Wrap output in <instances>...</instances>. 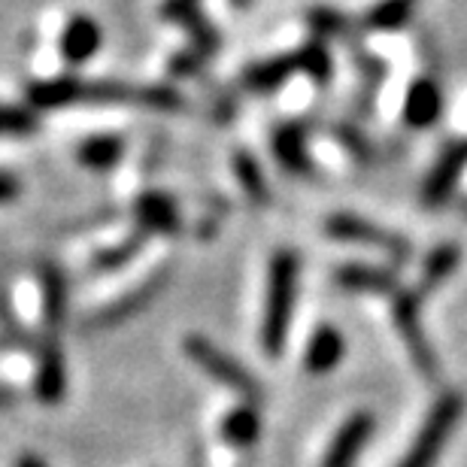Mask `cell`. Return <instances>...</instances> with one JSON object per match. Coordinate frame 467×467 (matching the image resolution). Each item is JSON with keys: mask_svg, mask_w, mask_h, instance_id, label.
<instances>
[{"mask_svg": "<svg viewBox=\"0 0 467 467\" xmlns=\"http://www.w3.org/2000/svg\"><path fill=\"white\" fill-rule=\"evenodd\" d=\"M182 349L203 373H207L210 379H216L219 386L231 389L234 395H240L246 404H258V400L265 398L258 379L252 377V373L243 368L234 355H228L225 349H219L216 343L207 340L203 334H189V337L182 340Z\"/></svg>", "mask_w": 467, "mask_h": 467, "instance_id": "4", "label": "cell"}, {"mask_svg": "<svg viewBox=\"0 0 467 467\" xmlns=\"http://www.w3.org/2000/svg\"><path fill=\"white\" fill-rule=\"evenodd\" d=\"M18 192H22V182H18L13 173L0 171V203L16 201V198H18Z\"/></svg>", "mask_w": 467, "mask_h": 467, "instance_id": "30", "label": "cell"}, {"mask_svg": "<svg viewBox=\"0 0 467 467\" xmlns=\"http://www.w3.org/2000/svg\"><path fill=\"white\" fill-rule=\"evenodd\" d=\"M43 283V322L49 331H58L67 313V279L55 265H43L40 270Z\"/></svg>", "mask_w": 467, "mask_h": 467, "instance_id": "20", "label": "cell"}, {"mask_svg": "<svg viewBox=\"0 0 467 467\" xmlns=\"http://www.w3.org/2000/svg\"><path fill=\"white\" fill-rule=\"evenodd\" d=\"M304 70H306V64H304V46H301L297 52H285V55H276V58H270V61L252 64V67L243 73V86H246L249 91L265 95V91H276L279 86H285L295 73H304Z\"/></svg>", "mask_w": 467, "mask_h": 467, "instance_id": "11", "label": "cell"}, {"mask_svg": "<svg viewBox=\"0 0 467 467\" xmlns=\"http://www.w3.org/2000/svg\"><path fill=\"white\" fill-rule=\"evenodd\" d=\"M443 113V95L434 79H416L404 98V121L410 128H431Z\"/></svg>", "mask_w": 467, "mask_h": 467, "instance_id": "17", "label": "cell"}, {"mask_svg": "<svg viewBox=\"0 0 467 467\" xmlns=\"http://www.w3.org/2000/svg\"><path fill=\"white\" fill-rule=\"evenodd\" d=\"M310 27L319 40H328V36H347L349 34V18L337 13L331 6H319V9H310Z\"/></svg>", "mask_w": 467, "mask_h": 467, "instance_id": "27", "label": "cell"}, {"mask_svg": "<svg viewBox=\"0 0 467 467\" xmlns=\"http://www.w3.org/2000/svg\"><path fill=\"white\" fill-rule=\"evenodd\" d=\"M34 391L43 404H58L64 391H67V368H64V355L55 340H46V347L40 349Z\"/></svg>", "mask_w": 467, "mask_h": 467, "instance_id": "18", "label": "cell"}, {"mask_svg": "<svg viewBox=\"0 0 467 467\" xmlns=\"http://www.w3.org/2000/svg\"><path fill=\"white\" fill-rule=\"evenodd\" d=\"M419 0H379L377 6L364 16V31H379V34H389V31H400L407 22H410V13Z\"/></svg>", "mask_w": 467, "mask_h": 467, "instance_id": "24", "label": "cell"}, {"mask_svg": "<svg viewBox=\"0 0 467 467\" xmlns=\"http://www.w3.org/2000/svg\"><path fill=\"white\" fill-rule=\"evenodd\" d=\"M395 328L404 337V347L410 352V358L428 379H434L441 373V361L431 349V343L425 337L422 328V292H400L395 295Z\"/></svg>", "mask_w": 467, "mask_h": 467, "instance_id": "6", "label": "cell"}, {"mask_svg": "<svg viewBox=\"0 0 467 467\" xmlns=\"http://www.w3.org/2000/svg\"><path fill=\"white\" fill-rule=\"evenodd\" d=\"M134 219H137V231H143L146 237L180 231V210H176V201L167 192L140 194L134 203Z\"/></svg>", "mask_w": 467, "mask_h": 467, "instance_id": "12", "label": "cell"}, {"mask_svg": "<svg viewBox=\"0 0 467 467\" xmlns=\"http://www.w3.org/2000/svg\"><path fill=\"white\" fill-rule=\"evenodd\" d=\"M464 167H467V140H455V143L446 146V152L437 158L434 171L428 173L425 189H422L425 207H441V203L452 198Z\"/></svg>", "mask_w": 467, "mask_h": 467, "instance_id": "10", "label": "cell"}, {"mask_svg": "<svg viewBox=\"0 0 467 467\" xmlns=\"http://www.w3.org/2000/svg\"><path fill=\"white\" fill-rule=\"evenodd\" d=\"M27 100L40 109H58L73 104H130V107H149L161 109V113H173L182 109L185 100L180 91L167 86H128V82H88L58 77L34 82L27 88Z\"/></svg>", "mask_w": 467, "mask_h": 467, "instance_id": "1", "label": "cell"}, {"mask_svg": "<svg viewBox=\"0 0 467 467\" xmlns=\"http://www.w3.org/2000/svg\"><path fill=\"white\" fill-rule=\"evenodd\" d=\"M261 434V419H258V410L255 404H240L234 407L231 413L222 419V437L237 446V450H249V446H255Z\"/></svg>", "mask_w": 467, "mask_h": 467, "instance_id": "21", "label": "cell"}, {"mask_svg": "<svg viewBox=\"0 0 467 467\" xmlns=\"http://www.w3.org/2000/svg\"><path fill=\"white\" fill-rule=\"evenodd\" d=\"M164 283H167V270H158V274L143 279L137 288H130V292L116 297L113 304H107L104 310H98L95 316H91L88 325L91 328H116V325H121L125 319H134L137 313H143L146 306L161 295Z\"/></svg>", "mask_w": 467, "mask_h": 467, "instance_id": "9", "label": "cell"}, {"mask_svg": "<svg viewBox=\"0 0 467 467\" xmlns=\"http://www.w3.org/2000/svg\"><path fill=\"white\" fill-rule=\"evenodd\" d=\"M337 140L349 149V152H352L355 158H358V161H370V155H373V152H370V143H368V140H364L355 128H347V125L337 128Z\"/></svg>", "mask_w": 467, "mask_h": 467, "instance_id": "29", "label": "cell"}, {"mask_svg": "<svg viewBox=\"0 0 467 467\" xmlns=\"http://www.w3.org/2000/svg\"><path fill=\"white\" fill-rule=\"evenodd\" d=\"M231 164H234V176H237V182L243 185V192H246V198L255 203V207H267V203H270V192H267L265 171H261V164L255 161V155H249V152H243V149H237Z\"/></svg>", "mask_w": 467, "mask_h": 467, "instance_id": "22", "label": "cell"}, {"mask_svg": "<svg viewBox=\"0 0 467 467\" xmlns=\"http://www.w3.org/2000/svg\"><path fill=\"white\" fill-rule=\"evenodd\" d=\"M347 355V340L343 334L334 328V325H319L313 331L310 343H306V352H304V368L306 373L313 377H322V373H331L337 364L343 361Z\"/></svg>", "mask_w": 467, "mask_h": 467, "instance_id": "16", "label": "cell"}, {"mask_svg": "<svg viewBox=\"0 0 467 467\" xmlns=\"http://www.w3.org/2000/svg\"><path fill=\"white\" fill-rule=\"evenodd\" d=\"M36 130V116L22 107H0V137H25Z\"/></svg>", "mask_w": 467, "mask_h": 467, "instance_id": "28", "label": "cell"}, {"mask_svg": "<svg viewBox=\"0 0 467 467\" xmlns=\"http://www.w3.org/2000/svg\"><path fill=\"white\" fill-rule=\"evenodd\" d=\"M128 143L116 134H95L86 137L77 149V158L88 171H113V167L125 158Z\"/></svg>", "mask_w": 467, "mask_h": 467, "instance_id": "19", "label": "cell"}, {"mask_svg": "<svg viewBox=\"0 0 467 467\" xmlns=\"http://www.w3.org/2000/svg\"><path fill=\"white\" fill-rule=\"evenodd\" d=\"M161 18L171 25H180L185 34L192 36V49L201 55L203 61L213 58L219 49V31L210 25V18L203 16V0H164Z\"/></svg>", "mask_w": 467, "mask_h": 467, "instance_id": "7", "label": "cell"}, {"mask_svg": "<svg viewBox=\"0 0 467 467\" xmlns=\"http://www.w3.org/2000/svg\"><path fill=\"white\" fill-rule=\"evenodd\" d=\"M373 428H377V419H373V413H368V410L352 413L347 422L337 428L334 441L328 443V450H325L322 467H355L361 450L370 443Z\"/></svg>", "mask_w": 467, "mask_h": 467, "instance_id": "8", "label": "cell"}, {"mask_svg": "<svg viewBox=\"0 0 467 467\" xmlns=\"http://www.w3.org/2000/svg\"><path fill=\"white\" fill-rule=\"evenodd\" d=\"M231 4H234V6H240V9H243V6H249V0H231Z\"/></svg>", "mask_w": 467, "mask_h": 467, "instance_id": "32", "label": "cell"}, {"mask_svg": "<svg viewBox=\"0 0 467 467\" xmlns=\"http://www.w3.org/2000/svg\"><path fill=\"white\" fill-rule=\"evenodd\" d=\"M16 467H49V464H46V462L40 459V455H34V452H22V455H18V459H16Z\"/></svg>", "mask_w": 467, "mask_h": 467, "instance_id": "31", "label": "cell"}, {"mask_svg": "<svg viewBox=\"0 0 467 467\" xmlns=\"http://www.w3.org/2000/svg\"><path fill=\"white\" fill-rule=\"evenodd\" d=\"M100 43H104V31L91 16H73L67 27L61 31V58L70 64V67H79L88 58H95Z\"/></svg>", "mask_w": 467, "mask_h": 467, "instance_id": "13", "label": "cell"}, {"mask_svg": "<svg viewBox=\"0 0 467 467\" xmlns=\"http://www.w3.org/2000/svg\"><path fill=\"white\" fill-rule=\"evenodd\" d=\"M462 265V249L455 246V243H443V246H437L431 255L425 258V267H422V285H419V292L428 295L434 292L437 285L446 283L455 267Z\"/></svg>", "mask_w": 467, "mask_h": 467, "instance_id": "23", "label": "cell"}, {"mask_svg": "<svg viewBox=\"0 0 467 467\" xmlns=\"http://www.w3.org/2000/svg\"><path fill=\"white\" fill-rule=\"evenodd\" d=\"M297 276H301V258H297V252L292 249L274 252L267 270L265 319H261V347H265L267 355H279L285 349L295 304H297Z\"/></svg>", "mask_w": 467, "mask_h": 467, "instance_id": "2", "label": "cell"}, {"mask_svg": "<svg viewBox=\"0 0 467 467\" xmlns=\"http://www.w3.org/2000/svg\"><path fill=\"white\" fill-rule=\"evenodd\" d=\"M149 237L143 231H134L128 240H121L116 243V246H109V249H100L95 258H91V274H116V270H121L125 265H130L137 255H140V249H143V243Z\"/></svg>", "mask_w": 467, "mask_h": 467, "instance_id": "25", "label": "cell"}, {"mask_svg": "<svg viewBox=\"0 0 467 467\" xmlns=\"http://www.w3.org/2000/svg\"><path fill=\"white\" fill-rule=\"evenodd\" d=\"M274 155L288 173L313 176V158L310 149H306V128L301 121H283L274 130Z\"/></svg>", "mask_w": 467, "mask_h": 467, "instance_id": "14", "label": "cell"}, {"mask_svg": "<svg viewBox=\"0 0 467 467\" xmlns=\"http://www.w3.org/2000/svg\"><path fill=\"white\" fill-rule=\"evenodd\" d=\"M325 234L331 240H340V243H358V246H370L382 252V255L395 258V261H407L410 258V243L400 237V234L389 231L377 225V222H368L355 213H331L325 219Z\"/></svg>", "mask_w": 467, "mask_h": 467, "instance_id": "5", "label": "cell"}, {"mask_svg": "<svg viewBox=\"0 0 467 467\" xmlns=\"http://www.w3.org/2000/svg\"><path fill=\"white\" fill-rule=\"evenodd\" d=\"M462 413H464L462 395L446 391V395L428 410L422 428H419V434L413 437V443H410V450L404 452V459H400L398 467H434L437 459L443 455L446 443H450Z\"/></svg>", "mask_w": 467, "mask_h": 467, "instance_id": "3", "label": "cell"}, {"mask_svg": "<svg viewBox=\"0 0 467 467\" xmlns=\"http://www.w3.org/2000/svg\"><path fill=\"white\" fill-rule=\"evenodd\" d=\"M337 285H343L347 292H368V295H386L395 297L398 288V274L389 267H377V265H343L337 274Z\"/></svg>", "mask_w": 467, "mask_h": 467, "instance_id": "15", "label": "cell"}, {"mask_svg": "<svg viewBox=\"0 0 467 467\" xmlns=\"http://www.w3.org/2000/svg\"><path fill=\"white\" fill-rule=\"evenodd\" d=\"M304 64H306V77H310L316 86H325V82L331 79V73H334V61H331V52H328V46H325V40H310L304 46Z\"/></svg>", "mask_w": 467, "mask_h": 467, "instance_id": "26", "label": "cell"}]
</instances>
